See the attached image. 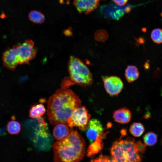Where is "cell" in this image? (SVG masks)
Returning a JSON list of instances; mask_svg holds the SVG:
<instances>
[{"instance_id": "obj_17", "label": "cell", "mask_w": 162, "mask_h": 162, "mask_svg": "<svg viewBox=\"0 0 162 162\" xmlns=\"http://www.w3.org/2000/svg\"><path fill=\"white\" fill-rule=\"evenodd\" d=\"M143 125L139 122H134L130 126L129 131L134 136L138 137L140 136L144 131Z\"/></svg>"}, {"instance_id": "obj_21", "label": "cell", "mask_w": 162, "mask_h": 162, "mask_svg": "<svg viewBox=\"0 0 162 162\" xmlns=\"http://www.w3.org/2000/svg\"><path fill=\"white\" fill-rule=\"evenodd\" d=\"M151 37L154 42L158 44L162 43V29L159 28L154 29L151 32Z\"/></svg>"}, {"instance_id": "obj_27", "label": "cell", "mask_w": 162, "mask_h": 162, "mask_svg": "<svg viewBox=\"0 0 162 162\" xmlns=\"http://www.w3.org/2000/svg\"><path fill=\"white\" fill-rule=\"evenodd\" d=\"M64 34L67 36H69L72 34L70 30L68 29L66 30L64 32Z\"/></svg>"}, {"instance_id": "obj_18", "label": "cell", "mask_w": 162, "mask_h": 162, "mask_svg": "<svg viewBox=\"0 0 162 162\" xmlns=\"http://www.w3.org/2000/svg\"><path fill=\"white\" fill-rule=\"evenodd\" d=\"M29 19L32 22L36 24H41L44 21V15L40 12L36 10L30 11L28 14Z\"/></svg>"}, {"instance_id": "obj_15", "label": "cell", "mask_w": 162, "mask_h": 162, "mask_svg": "<svg viewBox=\"0 0 162 162\" xmlns=\"http://www.w3.org/2000/svg\"><path fill=\"white\" fill-rule=\"evenodd\" d=\"M125 76L127 81L129 83L136 80L139 76V72L134 65H128L125 70Z\"/></svg>"}, {"instance_id": "obj_8", "label": "cell", "mask_w": 162, "mask_h": 162, "mask_svg": "<svg viewBox=\"0 0 162 162\" xmlns=\"http://www.w3.org/2000/svg\"><path fill=\"white\" fill-rule=\"evenodd\" d=\"M102 80L105 89L110 96L118 95L123 88V83L121 79L118 76H105L102 78Z\"/></svg>"}, {"instance_id": "obj_5", "label": "cell", "mask_w": 162, "mask_h": 162, "mask_svg": "<svg viewBox=\"0 0 162 162\" xmlns=\"http://www.w3.org/2000/svg\"><path fill=\"white\" fill-rule=\"evenodd\" d=\"M13 47L18 64H28L36 56L37 49L31 40H26L22 44L15 45Z\"/></svg>"}, {"instance_id": "obj_28", "label": "cell", "mask_w": 162, "mask_h": 162, "mask_svg": "<svg viewBox=\"0 0 162 162\" xmlns=\"http://www.w3.org/2000/svg\"><path fill=\"white\" fill-rule=\"evenodd\" d=\"M4 130L2 129H0V136L4 133Z\"/></svg>"}, {"instance_id": "obj_26", "label": "cell", "mask_w": 162, "mask_h": 162, "mask_svg": "<svg viewBox=\"0 0 162 162\" xmlns=\"http://www.w3.org/2000/svg\"><path fill=\"white\" fill-rule=\"evenodd\" d=\"M118 5L122 6L125 5L128 2V0H112Z\"/></svg>"}, {"instance_id": "obj_9", "label": "cell", "mask_w": 162, "mask_h": 162, "mask_svg": "<svg viewBox=\"0 0 162 162\" xmlns=\"http://www.w3.org/2000/svg\"><path fill=\"white\" fill-rule=\"evenodd\" d=\"M86 130L87 137L91 143L103 133L104 128L99 120L93 118L89 120Z\"/></svg>"}, {"instance_id": "obj_1", "label": "cell", "mask_w": 162, "mask_h": 162, "mask_svg": "<svg viewBox=\"0 0 162 162\" xmlns=\"http://www.w3.org/2000/svg\"><path fill=\"white\" fill-rule=\"evenodd\" d=\"M79 96L71 90L62 88L49 98L47 114L50 123L55 125L67 124L74 110L81 106Z\"/></svg>"}, {"instance_id": "obj_13", "label": "cell", "mask_w": 162, "mask_h": 162, "mask_svg": "<svg viewBox=\"0 0 162 162\" xmlns=\"http://www.w3.org/2000/svg\"><path fill=\"white\" fill-rule=\"evenodd\" d=\"M73 130L68 124L59 123L55 125L53 130V135L57 140L64 139L68 136Z\"/></svg>"}, {"instance_id": "obj_22", "label": "cell", "mask_w": 162, "mask_h": 162, "mask_svg": "<svg viewBox=\"0 0 162 162\" xmlns=\"http://www.w3.org/2000/svg\"><path fill=\"white\" fill-rule=\"evenodd\" d=\"M95 40L99 42L104 43L108 38L107 32L104 29H100L97 31L94 34Z\"/></svg>"}, {"instance_id": "obj_24", "label": "cell", "mask_w": 162, "mask_h": 162, "mask_svg": "<svg viewBox=\"0 0 162 162\" xmlns=\"http://www.w3.org/2000/svg\"><path fill=\"white\" fill-rule=\"evenodd\" d=\"M75 84L71 80L69 77L65 78L62 81L61 86L62 88H68L70 86Z\"/></svg>"}, {"instance_id": "obj_25", "label": "cell", "mask_w": 162, "mask_h": 162, "mask_svg": "<svg viewBox=\"0 0 162 162\" xmlns=\"http://www.w3.org/2000/svg\"><path fill=\"white\" fill-rule=\"evenodd\" d=\"M136 144L137 149L140 153H144L145 152L146 146L145 144L142 143L140 141L136 142Z\"/></svg>"}, {"instance_id": "obj_6", "label": "cell", "mask_w": 162, "mask_h": 162, "mask_svg": "<svg viewBox=\"0 0 162 162\" xmlns=\"http://www.w3.org/2000/svg\"><path fill=\"white\" fill-rule=\"evenodd\" d=\"M90 117L86 107L84 106H81L74 110L67 123L70 128L76 127L82 131H85Z\"/></svg>"}, {"instance_id": "obj_11", "label": "cell", "mask_w": 162, "mask_h": 162, "mask_svg": "<svg viewBox=\"0 0 162 162\" xmlns=\"http://www.w3.org/2000/svg\"><path fill=\"white\" fill-rule=\"evenodd\" d=\"M2 61L4 66L7 68L11 70L16 69L18 64L13 47L8 49L4 52Z\"/></svg>"}, {"instance_id": "obj_20", "label": "cell", "mask_w": 162, "mask_h": 162, "mask_svg": "<svg viewBox=\"0 0 162 162\" xmlns=\"http://www.w3.org/2000/svg\"><path fill=\"white\" fill-rule=\"evenodd\" d=\"M143 139L146 146H152L157 142V137L156 135L153 132H149L144 135Z\"/></svg>"}, {"instance_id": "obj_14", "label": "cell", "mask_w": 162, "mask_h": 162, "mask_svg": "<svg viewBox=\"0 0 162 162\" xmlns=\"http://www.w3.org/2000/svg\"><path fill=\"white\" fill-rule=\"evenodd\" d=\"M132 114L128 109L124 107L115 111L113 113V118L117 123L125 124L130 122Z\"/></svg>"}, {"instance_id": "obj_10", "label": "cell", "mask_w": 162, "mask_h": 162, "mask_svg": "<svg viewBox=\"0 0 162 162\" xmlns=\"http://www.w3.org/2000/svg\"><path fill=\"white\" fill-rule=\"evenodd\" d=\"M99 2V0H75L73 4L80 13L87 14L96 9Z\"/></svg>"}, {"instance_id": "obj_3", "label": "cell", "mask_w": 162, "mask_h": 162, "mask_svg": "<svg viewBox=\"0 0 162 162\" xmlns=\"http://www.w3.org/2000/svg\"><path fill=\"white\" fill-rule=\"evenodd\" d=\"M135 140L128 137L116 140L110 149L112 157L116 162H140L142 156L138 151Z\"/></svg>"}, {"instance_id": "obj_12", "label": "cell", "mask_w": 162, "mask_h": 162, "mask_svg": "<svg viewBox=\"0 0 162 162\" xmlns=\"http://www.w3.org/2000/svg\"><path fill=\"white\" fill-rule=\"evenodd\" d=\"M108 133H104L103 132L93 142L91 143L86 151L87 156L88 157L93 158L102 149L104 146L102 140Z\"/></svg>"}, {"instance_id": "obj_4", "label": "cell", "mask_w": 162, "mask_h": 162, "mask_svg": "<svg viewBox=\"0 0 162 162\" xmlns=\"http://www.w3.org/2000/svg\"><path fill=\"white\" fill-rule=\"evenodd\" d=\"M68 69L69 77L75 84L86 87L93 83L91 73L88 68L78 58L73 56H70Z\"/></svg>"}, {"instance_id": "obj_19", "label": "cell", "mask_w": 162, "mask_h": 162, "mask_svg": "<svg viewBox=\"0 0 162 162\" xmlns=\"http://www.w3.org/2000/svg\"><path fill=\"white\" fill-rule=\"evenodd\" d=\"M21 129V125L17 122L11 121L7 125V130L8 132L11 134H18Z\"/></svg>"}, {"instance_id": "obj_7", "label": "cell", "mask_w": 162, "mask_h": 162, "mask_svg": "<svg viewBox=\"0 0 162 162\" xmlns=\"http://www.w3.org/2000/svg\"><path fill=\"white\" fill-rule=\"evenodd\" d=\"M131 9V6H130L122 7H118L112 3H110L101 6L100 11L105 17L118 20L125 13H129Z\"/></svg>"}, {"instance_id": "obj_2", "label": "cell", "mask_w": 162, "mask_h": 162, "mask_svg": "<svg viewBox=\"0 0 162 162\" xmlns=\"http://www.w3.org/2000/svg\"><path fill=\"white\" fill-rule=\"evenodd\" d=\"M52 147L55 162H78L86 153L84 140L76 130H73L65 139L56 141Z\"/></svg>"}, {"instance_id": "obj_23", "label": "cell", "mask_w": 162, "mask_h": 162, "mask_svg": "<svg viewBox=\"0 0 162 162\" xmlns=\"http://www.w3.org/2000/svg\"><path fill=\"white\" fill-rule=\"evenodd\" d=\"M91 162H116L112 156H109L101 154L98 157L92 159Z\"/></svg>"}, {"instance_id": "obj_16", "label": "cell", "mask_w": 162, "mask_h": 162, "mask_svg": "<svg viewBox=\"0 0 162 162\" xmlns=\"http://www.w3.org/2000/svg\"><path fill=\"white\" fill-rule=\"evenodd\" d=\"M44 106L40 104L32 106L29 111V116L32 118H38L41 117L46 112Z\"/></svg>"}]
</instances>
